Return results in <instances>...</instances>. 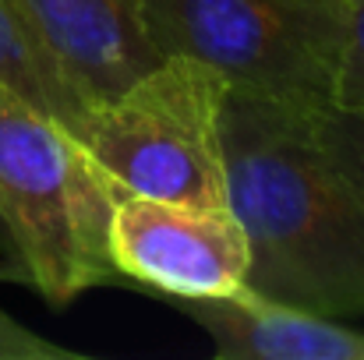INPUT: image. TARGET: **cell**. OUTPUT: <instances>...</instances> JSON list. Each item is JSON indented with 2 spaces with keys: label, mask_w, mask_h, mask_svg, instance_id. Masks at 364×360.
<instances>
[{
  "label": "cell",
  "mask_w": 364,
  "mask_h": 360,
  "mask_svg": "<svg viewBox=\"0 0 364 360\" xmlns=\"http://www.w3.org/2000/svg\"><path fill=\"white\" fill-rule=\"evenodd\" d=\"M227 202L247 234V290L329 318L364 315V195L329 159L315 114L227 92Z\"/></svg>",
  "instance_id": "cell-1"
},
{
  "label": "cell",
  "mask_w": 364,
  "mask_h": 360,
  "mask_svg": "<svg viewBox=\"0 0 364 360\" xmlns=\"http://www.w3.org/2000/svg\"><path fill=\"white\" fill-rule=\"evenodd\" d=\"M114 205L78 138L0 85V219L50 307L127 286L110 254Z\"/></svg>",
  "instance_id": "cell-2"
},
{
  "label": "cell",
  "mask_w": 364,
  "mask_h": 360,
  "mask_svg": "<svg viewBox=\"0 0 364 360\" xmlns=\"http://www.w3.org/2000/svg\"><path fill=\"white\" fill-rule=\"evenodd\" d=\"M227 82L195 57L166 53L117 96L89 107L78 145L110 198L188 205L227 202Z\"/></svg>",
  "instance_id": "cell-3"
},
{
  "label": "cell",
  "mask_w": 364,
  "mask_h": 360,
  "mask_svg": "<svg viewBox=\"0 0 364 360\" xmlns=\"http://www.w3.org/2000/svg\"><path fill=\"white\" fill-rule=\"evenodd\" d=\"M159 57L213 67L230 92L322 114L336 107L347 0H141Z\"/></svg>",
  "instance_id": "cell-4"
},
{
  "label": "cell",
  "mask_w": 364,
  "mask_h": 360,
  "mask_svg": "<svg viewBox=\"0 0 364 360\" xmlns=\"http://www.w3.org/2000/svg\"><path fill=\"white\" fill-rule=\"evenodd\" d=\"M110 254L127 286L166 300L230 297L247 286L251 244L230 205L121 198L110 219Z\"/></svg>",
  "instance_id": "cell-5"
},
{
  "label": "cell",
  "mask_w": 364,
  "mask_h": 360,
  "mask_svg": "<svg viewBox=\"0 0 364 360\" xmlns=\"http://www.w3.org/2000/svg\"><path fill=\"white\" fill-rule=\"evenodd\" d=\"M18 7L89 107L159 60L141 25V0H18Z\"/></svg>",
  "instance_id": "cell-6"
},
{
  "label": "cell",
  "mask_w": 364,
  "mask_h": 360,
  "mask_svg": "<svg viewBox=\"0 0 364 360\" xmlns=\"http://www.w3.org/2000/svg\"><path fill=\"white\" fill-rule=\"evenodd\" d=\"M223 360H364V332L340 318L269 300L255 290L209 300H173Z\"/></svg>",
  "instance_id": "cell-7"
},
{
  "label": "cell",
  "mask_w": 364,
  "mask_h": 360,
  "mask_svg": "<svg viewBox=\"0 0 364 360\" xmlns=\"http://www.w3.org/2000/svg\"><path fill=\"white\" fill-rule=\"evenodd\" d=\"M0 85L32 103L36 110L50 114L71 134L89 114V103L57 67L28 18L21 14L18 0H0Z\"/></svg>",
  "instance_id": "cell-8"
},
{
  "label": "cell",
  "mask_w": 364,
  "mask_h": 360,
  "mask_svg": "<svg viewBox=\"0 0 364 360\" xmlns=\"http://www.w3.org/2000/svg\"><path fill=\"white\" fill-rule=\"evenodd\" d=\"M315 134L329 159L347 173V180L364 195V114L350 110H322L315 114Z\"/></svg>",
  "instance_id": "cell-9"
},
{
  "label": "cell",
  "mask_w": 364,
  "mask_h": 360,
  "mask_svg": "<svg viewBox=\"0 0 364 360\" xmlns=\"http://www.w3.org/2000/svg\"><path fill=\"white\" fill-rule=\"evenodd\" d=\"M336 110L364 114V0H347V36L336 78Z\"/></svg>",
  "instance_id": "cell-10"
},
{
  "label": "cell",
  "mask_w": 364,
  "mask_h": 360,
  "mask_svg": "<svg viewBox=\"0 0 364 360\" xmlns=\"http://www.w3.org/2000/svg\"><path fill=\"white\" fill-rule=\"evenodd\" d=\"M78 354L68 347H57L21 325L14 315L0 307V360H75Z\"/></svg>",
  "instance_id": "cell-11"
},
{
  "label": "cell",
  "mask_w": 364,
  "mask_h": 360,
  "mask_svg": "<svg viewBox=\"0 0 364 360\" xmlns=\"http://www.w3.org/2000/svg\"><path fill=\"white\" fill-rule=\"evenodd\" d=\"M0 283H25V286H28V279H25V265H21V254H18L14 240H11V234H7L4 219H0Z\"/></svg>",
  "instance_id": "cell-12"
}]
</instances>
